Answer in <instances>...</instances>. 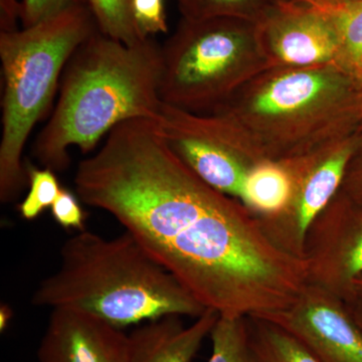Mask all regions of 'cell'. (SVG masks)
<instances>
[{
  "mask_svg": "<svg viewBox=\"0 0 362 362\" xmlns=\"http://www.w3.org/2000/svg\"><path fill=\"white\" fill-rule=\"evenodd\" d=\"M52 218L62 228L73 230H86V216L81 206L80 199L70 190L62 187L58 199L51 207Z\"/></svg>",
  "mask_w": 362,
  "mask_h": 362,
  "instance_id": "603a6c76",
  "label": "cell"
},
{
  "mask_svg": "<svg viewBox=\"0 0 362 362\" xmlns=\"http://www.w3.org/2000/svg\"><path fill=\"white\" fill-rule=\"evenodd\" d=\"M28 192L18 204V211L23 220L33 221L45 209H51L58 199L62 187L56 173L51 169L28 165Z\"/></svg>",
  "mask_w": 362,
  "mask_h": 362,
  "instance_id": "ffe728a7",
  "label": "cell"
},
{
  "mask_svg": "<svg viewBox=\"0 0 362 362\" xmlns=\"http://www.w3.org/2000/svg\"><path fill=\"white\" fill-rule=\"evenodd\" d=\"M304 259L308 283L354 299L362 275V206L338 192L309 228Z\"/></svg>",
  "mask_w": 362,
  "mask_h": 362,
  "instance_id": "30bf717a",
  "label": "cell"
},
{
  "mask_svg": "<svg viewBox=\"0 0 362 362\" xmlns=\"http://www.w3.org/2000/svg\"><path fill=\"white\" fill-rule=\"evenodd\" d=\"M161 45L153 37L129 45L93 33L64 69L51 118L33 142L44 168L63 173L71 147L87 154L113 128L133 118L158 120Z\"/></svg>",
  "mask_w": 362,
  "mask_h": 362,
  "instance_id": "3957f363",
  "label": "cell"
},
{
  "mask_svg": "<svg viewBox=\"0 0 362 362\" xmlns=\"http://www.w3.org/2000/svg\"><path fill=\"white\" fill-rule=\"evenodd\" d=\"M131 13L138 33L142 39L168 33L164 0H132Z\"/></svg>",
  "mask_w": 362,
  "mask_h": 362,
  "instance_id": "44dd1931",
  "label": "cell"
},
{
  "mask_svg": "<svg viewBox=\"0 0 362 362\" xmlns=\"http://www.w3.org/2000/svg\"><path fill=\"white\" fill-rule=\"evenodd\" d=\"M287 331L320 362H362V330L344 301L307 283L284 310L259 317Z\"/></svg>",
  "mask_w": 362,
  "mask_h": 362,
  "instance_id": "8fae6325",
  "label": "cell"
},
{
  "mask_svg": "<svg viewBox=\"0 0 362 362\" xmlns=\"http://www.w3.org/2000/svg\"><path fill=\"white\" fill-rule=\"evenodd\" d=\"M21 28H30L86 0H20Z\"/></svg>",
  "mask_w": 362,
  "mask_h": 362,
  "instance_id": "7402d4cb",
  "label": "cell"
},
{
  "mask_svg": "<svg viewBox=\"0 0 362 362\" xmlns=\"http://www.w3.org/2000/svg\"><path fill=\"white\" fill-rule=\"evenodd\" d=\"M89 7L71 6L30 28L0 33L4 76L0 202L18 199L28 185L23 154L33 127L59 87L74 52L97 32Z\"/></svg>",
  "mask_w": 362,
  "mask_h": 362,
  "instance_id": "5b68a950",
  "label": "cell"
},
{
  "mask_svg": "<svg viewBox=\"0 0 362 362\" xmlns=\"http://www.w3.org/2000/svg\"><path fill=\"white\" fill-rule=\"evenodd\" d=\"M209 338L211 354L207 362H258L252 351L247 317H218Z\"/></svg>",
  "mask_w": 362,
  "mask_h": 362,
  "instance_id": "e0dca14e",
  "label": "cell"
},
{
  "mask_svg": "<svg viewBox=\"0 0 362 362\" xmlns=\"http://www.w3.org/2000/svg\"><path fill=\"white\" fill-rule=\"evenodd\" d=\"M252 351L258 362H320L291 334L259 317H247Z\"/></svg>",
  "mask_w": 362,
  "mask_h": 362,
  "instance_id": "9a60e30c",
  "label": "cell"
},
{
  "mask_svg": "<svg viewBox=\"0 0 362 362\" xmlns=\"http://www.w3.org/2000/svg\"></svg>",
  "mask_w": 362,
  "mask_h": 362,
  "instance_id": "f1b7e54d",
  "label": "cell"
},
{
  "mask_svg": "<svg viewBox=\"0 0 362 362\" xmlns=\"http://www.w3.org/2000/svg\"><path fill=\"white\" fill-rule=\"evenodd\" d=\"M80 201L102 209L206 309L265 317L307 284L305 259L272 242L258 216L207 185L169 146L158 121L117 125L78 163Z\"/></svg>",
  "mask_w": 362,
  "mask_h": 362,
  "instance_id": "6da1fadb",
  "label": "cell"
},
{
  "mask_svg": "<svg viewBox=\"0 0 362 362\" xmlns=\"http://www.w3.org/2000/svg\"><path fill=\"white\" fill-rule=\"evenodd\" d=\"M354 289L356 297L362 302V275L354 281Z\"/></svg>",
  "mask_w": 362,
  "mask_h": 362,
  "instance_id": "4316f807",
  "label": "cell"
},
{
  "mask_svg": "<svg viewBox=\"0 0 362 362\" xmlns=\"http://www.w3.org/2000/svg\"><path fill=\"white\" fill-rule=\"evenodd\" d=\"M37 307L88 312L123 329L169 315L197 319L204 306L129 233L106 239L81 230L32 297Z\"/></svg>",
  "mask_w": 362,
  "mask_h": 362,
  "instance_id": "277c9868",
  "label": "cell"
},
{
  "mask_svg": "<svg viewBox=\"0 0 362 362\" xmlns=\"http://www.w3.org/2000/svg\"><path fill=\"white\" fill-rule=\"evenodd\" d=\"M159 126L169 146L207 185L233 199L254 164L247 160L218 119L163 103Z\"/></svg>",
  "mask_w": 362,
  "mask_h": 362,
  "instance_id": "ba28073f",
  "label": "cell"
},
{
  "mask_svg": "<svg viewBox=\"0 0 362 362\" xmlns=\"http://www.w3.org/2000/svg\"><path fill=\"white\" fill-rule=\"evenodd\" d=\"M257 23L237 18L187 20L161 45V101L211 114L269 68Z\"/></svg>",
  "mask_w": 362,
  "mask_h": 362,
  "instance_id": "8992f818",
  "label": "cell"
},
{
  "mask_svg": "<svg viewBox=\"0 0 362 362\" xmlns=\"http://www.w3.org/2000/svg\"><path fill=\"white\" fill-rule=\"evenodd\" d=\"M274 0H177L182 18H237L258 23Z\"/></svg>",
  "mask_w": 362,
  "mask_h": 362,
  "instance_id": "ac0fdd59",
  "label": "cell"
},
{
  "mask_svg": "<svg viewBox=\"0 0 362 362\" xmlns=\"http://www.w3.org/2000/svg\"><path fill=\"white\" fill-rule=\"evenodd\" d=\"M257 30L270 66H342L337 25L315 2L274 0L257 23Z\"/></svg>",
  "mask_w": 362,
  "mask_h": 362,
  "instance_id": "9c48e42d",
  "label": "cell"
},
{
  "mask_svg": "<svg viewBox=\"0 0 362 362\" xmlns=\"http://www.w3.org/2000/svg\"><path fill=\"white\" fill-rule=\"evenodd\" d=\"M131 2L132 0H86L100 33L133 45L145 40L136 30Z\"/></svg>",
  "mask_w": 362,
  "mask_h": 362,
  "instance_id": "d6986e66",
  "label": "cell"
},
{
  "mask_svg": "<svg viewBox=\"0 0 362 362\" xmlns=\"http://www.w3.org/2000/svg\"><path fill=\"white\" fill-rule=\"evenodd\" d=\"M312 2L322 7L337 25L343 68L362 81V1Z\"/></svg>",
  "mask_w": 362,
  "mask_h": 362,
  "instance_id": "2e32d148",
  "label": "cell"
},
{
  "mask_svg": "<svg viewBox=\"0 0 362 362\" xmlns=\"http://www.w3.org/2000/svg\"><path fill=\"white\" fill-rule=\"evenodd\" d=\"M311 1L330 2V4H335V2H356L362 1V0H311Z\"/></svg>",
  "mask_w": 362,
  "mask_h": 362,
  "instance_id": "83f0119b",
  "label": "cell"
},
{
  "mask_svg": "<svg viewBox=\"0 0 362 362\" xmlns=\"http://www.w3.org/2000/svg\"><path fill=\"white\" fill-rule=\"evenodd\" d=\"M292 182L283 162H262L247 173L240 201L258 216H275L289 204Z\"/></svg>",
  "mask_w": 362,
  "mask_h": 362,
  "instance_id": "5bb4252c",
  "label": "cell"
},
{
  "mask_svg": "<svg viewBox=\"0 0 362 362\" xmlns=\"http://www.w3.org/2000/svg\"><path fill=\"white\" fill-rule=\"evenodd\" d=\"M356 139V133L280 161L291 177V199L282 213L257 216L267 235L283 251L305 259L309 228L339 192Z\"/></svg>",
  "mask_w": 362,
  "mask_h": 362,
  "instance_id": "52a82bcc",
  "label": "cell"
},
{
  "mask_svg": "<svg viewBox=\"0 0 362 362\" xmlns=\"http://www.w3.org/2000/svg\"><path fill=\"white\" fill-rule=\"evenodd\" d=\"M344 303L346 305L347 308H349L350 314L356 320L357 325L362 330V302L361 300L357 299L356 297H354V299L344 301Z\"/></svg>",
  "mask_w": 362,
  "mask_h": 362,
  "instance_id": "d4e9b609",
  "label": "cell"
},
{
  "mask_svg": "<svg viewBox=\"0 0 362 362\" xmlns=\"http://www.w3.org/2000/svg\"><path fill=\"white\" fill-rule=\"evenodd\" d=\"M39 362H129V335L88 312L52 309Z\"/></svg>",
  "mask_w": 362,
  "mask_h": 362,
  "instance_id": "7c38bea8",
  "label": "cell"
},
{
  "mask_svg": "<svg viewBox=\"0 0 362 362\" xmlns=\"http://www.w3.org/2000/svg\"><path fill=\"white\" fill-rule=\"evenodd\" d=\"M339 192L362 206V125L357 130L356 146Z\"/></svg>",
  "mask_w": 362,
  "mask_h": 362,
  "instance_id": "cb8c5ba5",
  "label": "cell"
},
{
  "mask_svg": "<svg viewBox=\"0 0 362 362\" xmlns=\"http://www.w3.org/2000/svg\"><path fill=\"white\" fill-rule=\"evenodd\" d=\"M218 317L209 309L189 326L177 315L145 322L129 334V362H194Z\"/></svg>",
  "mask_w": 362,
  "mask_h": 362,
  "instance_id": "4fadbf2b",
  "label": "cell"
},
{
  "mask_svg": "<svg viewBox=\"0 0 362 362\" xmlns=\"http://www.w3.org/2000/svg\"><path fill=\"white\" fill-rule=\"evenodd\" d=\"M13 317V308L8 304H1L0 306V331L1 332L7 329Z\"/></svg>",
  "mask_w": 362,
  "mask_h": 362,
  "instance_id": "484cf974",
  "label": "cell"
},
{
  "mask_svg": "<svg viewBox=\"0 0 362 362\" xmlns=\"http://www.w3.org/2000/svg\"><path fill=\"white\" fill-rule=\"evenodd\" d=\"M211 115L254 165L287 160L356 134L362 81L339 65L269 66Z\"/></svg>",
  "mask_w": 362,
  "mask_h": 362,
  "instance_id": "7a4b0ae2",
  "label": "cell"
}]
</instances>
